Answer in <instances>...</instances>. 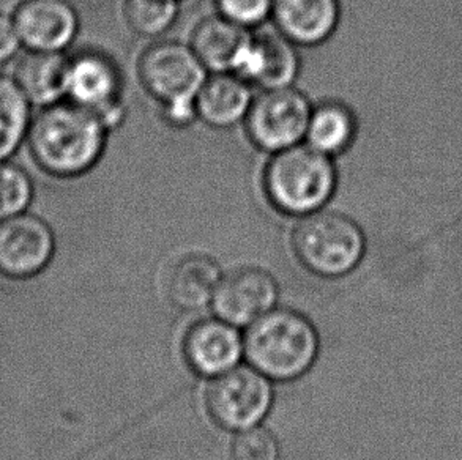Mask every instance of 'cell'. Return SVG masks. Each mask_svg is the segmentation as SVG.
<instances>
[{"label": "cell", "mask_w": 462, "mask_h": 460, "mask_svg": "<svg viewBox=\"0 0 462 460\" xmlns=\"http://www.w3.org/2000/svg\"><path fill=\"white\" fill-rule=\"evenodd\" d=\"M280 289L275 278L263 268L242 267L223 274L212 299L217 317L237 328L250 327L272 311Z\"/></svg>", "instance_id": "cell-10"}, {"label": "cell", "mask_w": 462, "mask_h": 460, "mask_svg": "<svg viewBox=\"0 0 462 460\" xmlns=\"http://www.w3.org/2000/svg\"><path fill=\"white\" fill-rule=\"evenodd\" d=\"M312 103L295 86L257 90L244 126L250 143L267 155L305 143Z\"/></svg>", "instance_id": "cell-7"}, {"label": "cell", "mask_w": 462, "mask_h": 460, "mask_svg": "<svg viewBox=\"0 0 462 460\" xmlns=\"http://www.w3.org/2000/svg\"><path fill=\"white\" fill-rule=\"evenodd\" d=\"M31 198V179L24 170L0 162V221L23 212Z\"/></svg>", "instance_id": "cell-22"}, {"label": "cell", "mask_w": 462, "mask_h": 460, "mask_svg": "<svg viewBox=\"0 0 462 460\" xmlns=\"http://www.w3.org/2000/svg\"><path fill=\"white\" fill-rule=\"evenodd\" d=\"M275 0H215L217 13L248 31H256L272 19Z\"/></svg>", "instance_id": "cell-24"}, {"label": "cell", "mask_w": 462, "mask_h": 460, "mask_svg": "<svg viewBox=\"0 0 462 460\" xmlns=\"http://www.w3.org/2000/svg\"><path fill=\"white\" fill-rule=\"evenodd\" d=\"M14 27L32 51L63 52L78 35L79 16L69 0H23Z\"/></svg>", "instance_id": "cell-13"}, {"label": "cell", "mask_w": 462, "mask_h": 460, "mask_svg": "<svg viewBox=\"0 0 462 460\" xmlns=\"http://www.w3.org/2000/svg\"><path fill=\"white\" fill-rule=\"evenodd\" d=\"M244 354L248 364L267 379L292 382L318 360V330L300 312L273 308L248 327Z\"/></svg>", "instance_id": "cell-4"}, {"label": "cell", "mask_w": 462, "mask_h": 460, "mask_svg": "<svg viewBox=\"0 0 462 460\" xmlns=\"http://www.w3.org/2000/svg\"><path fill=\"white\" fill-rule=\"evenodd\" d=\"M54 254L50 225L32 215H14L0 221V273L29 278L40 273Z\"/></svg>", "instance_id": "cell-11"}, {"label": "cell", "mask_w": 462, "mask_h": 460, "mask_svg": "<svg viewBox=\"0 0 462 460\" xmlns=\"http://www.w3.org/2000/svg\"><path fill=\"white\" fill-rule=\"evenodd\" d=\"M18 32L10 19L0 13V62H5L18 50Z\"/></svg>", "instance_id": "cell-25"}, {"label": "cell", "mask_w": 462, "mask_h": 460, "mask_svg": "<svg viewBox=\"0 0 462 460\" xmlns=\"http://www.w3.org/2000/svg\"><path fill=\"white\" fill-rule=\"evenodd\" d=\"M67 65L63 52L31 51L16 65L14 81L29 100L48 106L65 100Z\"/></svg>", "instance_id": "cell-19"}, {"label": "cell", "mask_w": 462, "mask_h": 460, "mask_svg": "<svg viewBox=\"0 0 462 460\" xmlns=\"http://www.w3.org/2000/svg\"><path fill=\"white\" fill-rule=\"evenodd\" d=\"M272 404V380L250 364L221 373L207 388L208 415L213 423L229 432L256 428L269 415Z\"/></svg>", "instance_id": "cell-8"}, {"label": "cell", "mask_w": 462, "mask_h": 460, "mask_svg": "<svg viewBox=\"0 0 462 460\" xmlns=\"http://www.w3.org/2000/svg\"><path fill=\"white\" fill-rule=\"evenodd\" d=\"M139 84L155 101L162 122L181 130L198 122L196 97L208 71L191 46L175 40H153L136 62Z\"/></svg>", "instance_id": "cell-2"}, {"label": "cell", "mask_w": 462, "mask_h": 460, "mask_svg": "<svg viewBox=\"0 0 462 460\" xmlns=\"http://www.w3.org/2000/svg\"><path fill=\"white\" fill-rule=\"evenodd\" d=\"M122 14L136 37L160 40L174 27L180 0H124Z\"/></svg>", "instance_id": "cell-20"}, {"label": "cell", "mask_w": 462, "mask_h": 460, "mask_svg": "<svg viewBox=\"0 0 462 460\" xmlns=\"http://www.w3.org/2000/svg\"><path fill=\"white\" fill-rule=\"evenodd\" d=\"M231 460H280V445L269 429L256 426L236 436Z\"/></svg>", "instance_id": "cell-23"}, {"label": "cell", "mask_w": 462, "mask_h": 460, "mask_svg": "<svg viewBox=\"0 0 462 460\" xmlns=\"http://www.w3.org/2000/svg\"><path fill=\"white\" fill-rule=\"evenodd\" d=\"M188 367L202 379H215L238 366L244 337L221 318H204L188 328L181 344Z\"/></svg>", "instance_id": "cell-12"}, {"label": "cell", "mask_w": 462, "mask_h": 460, "mask_svg": "<svg viewBox=\"0 0 462 460\" xmlns=\"http://www.w3.org/2000/svg\"><path fill=\"white\" fill-rule=\"evenodd\" d=\"M111 131L97 114L73 101L44 106L29 128V147L48 174L71 179L88 174L106 152Z\"/></svg>", "instance_id": "cell-1"}, {"label": "cell", "mask_w": 462, "mask_h": 460, "mask_svg": "<svg viewBox=\"0 0 462 460\" xmlns=\"http://www.w3.org/2000/svg\"><path fill=\"white\" fill-rule=\"evenodd\" d=\"M29 128V98L16 81L0 76V160L18 149Z\"/></svg>", "instance_id": "cell-21"}, {"label": "cell", "mask_w": 462, "mask_h": 460, "mask_svg": "<svg viewBox=\"0 0 462 460\" xmlns=\"http://www.w3.org/2000/svg\"><path fill=\"white\" fill-rule=\"evenodd\" d=\"M65 100L97 114L109 131L126 117L125 76L119 62L103 50H82L69 56Z\"/></svg>", "instance_id": "cell-6"}, {"label": "cell", "mask_w": 462, "mask_h": 460, "mask_svg": "<svg viewBox=\"0 0 462 460\" xmlns=\"http://www.w3.org/2000/svg\"><path fill=\"white\" fill-rule=\"evenodd\" d=\"M337 180L335 160L303 143L270 155L263 189L276 212L300 219L328 207Z\"/></svg>", "instance_id": "cell-3"}, {"label": "cell", "mask_w": 462, "mask_h": 460, "mask_svg": "<svg viewBox=\"0 0 462 460\" xmlns=\"http://www.w3.org/2000/svg\"><path fill=\"white\" fill-rule=\"evenodd\" d=\"M223 278L218 262L207 254H187L175 262L166 280L171 305L181 312H196L212 303Z\"/></svg>", "instance_id": "cell-17"}, {"label": "cell", "mask_w": 462, "mask_h": 460, "mask_svg": "<svg viewBox=\"0 0 462 460\" xmlns=\"http://www.w3.org/2000/svg\"><path fill=\"white\" fill-rule=\"evenodd\" d=\"M300 50L273 25L253 31L237 69L234 71L256 90L295 86L301 69Z\"/></svg>", "instance_id": "cell-9"}, {"label": "cell", "mask_w": 462, "mask_h": 460, "mask_svg": "<svg viewBox=\"0 0 462 460\" xmlns=\"http://www.w3.org/2000/svg\"><path fill=\"white\" fill-rule=\"evenodd\" d=\"M291 242L301 267L324 280L352 273L366 253V236L356 219L328 207L297 219Z\"/></svg>", "instance_id": "cell-5"}, {"label": "cell", "mask_w": 462, "mask_h": 460, "mask_svg": "<svg viewBox=\"0 0 462 460\" xmlns=\"http://www.w3.org/2000/svg\"><path fill=\"white\" fill-rule=\"evenodd\" d=\"M253 31L219 13L200 19L189 35V46L208 73H234L251 41Z\"/></svg>", "instance_id": "cell-16"}, {"label": "cell", "mask_w": 462, "mask_h": 460, "mask_svg": "<svg viewBox=\"0 0 462 460\" xmlns=\"http://www.w3.org/2000/svg\"><path fill=\"white\" fill-rule=\"evenodd\" d=\"M358 122L354 109L341 100H322L312 105L305 143L337 160L354 145Z\"/></svg>", "instance_id": "cell-18"}, {"label": "cell", "mask_w": 462, "mask_h": 460, "mask_svg": "<svg viewBox=\"0 0 462 460\" xmlns=\"http://www.w3.org/2000/svg\"><path fill=\"white\" fill-rule=\"evenodd\" d=\"M251 84L236 73H208L196 97L198 120L213 130L244 124L254 98Z\"/></svg>", "instance_id": "cell-15"}, {"label": "cell", "mask_w": 462, "mask_h": 460, "mask_svg": "<svg viewBox=\"0 0 462 460\" xmlns=\"http://www.w3.org/2000/svg\"><path fill=\"white\" fill-rule=\"evenodd\" d=\"M341 21L339 0H275L270 23L299 48L328 41Z\"/></svg>", "instance_id": "cell-14"}]
</instances>
